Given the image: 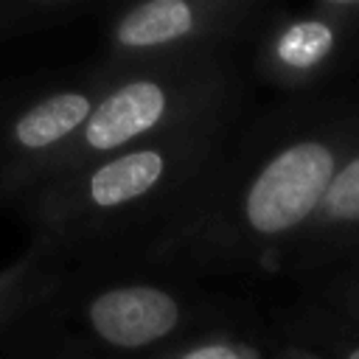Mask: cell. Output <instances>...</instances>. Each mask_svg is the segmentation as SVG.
<instances>
[{"instance_id":"9a60e30c","label":"cell","mask_w":359,"mask_h":359,"mask_svg":"<svg viewBox=\"0 0 359 359\" xmlns=\"http://www.w3.org/2000/svg\"><path fill=\"white\" fill-rule=\"evenodd\" d=\"M11 84H14V81H0V95H6V93L11 90Z\"/></svg>"},{"instance_id":"ba28073f","label":"cell","mask_w":359,"mask_h":359,"mask_svg":"<svg viewBox=\"0 0 359 359\" xmlns=\"http://www.w3.org/2000/svg\"><path fill=\"white\" fill-rule=\"evenodd\" d=\"M359 258V149L334 177L320 210L283 255L278 275L314 280Z\"/></svg>"},{"instance_id":"9c48e42d","label":"cell","mask_w":359,"mask_h":359,"mask_svg":"<svg viewBox=\"0 0 359 359\" xmlns=\"http://www.w3.org/2000/svg\"><path fill=\"white\" fill-rule=\"evenodd\" d=\"M70 272V264L39 241H31L25 255L0 269V339L42 303Z\"/></svg>"},{"instance_id":"2e32d148","label":"cell","mask_w":359,"mask_h":359,"mask_svg":"<svg viewBox=\"0 0 359 359\" xmlns=\"http://www.w3.org/2000/svg\"><path fill=\"white\" fill-rule=\"evenodd\" d=\"M0 39H3V25H0Z\"/></svg>"},{"instance_id":"3957f363","label":"cell","mask_w":359,"mask_h":359,"mask_svg":"<svg viewBox=\"0 0 359 359\" xmlns=\"http://www.w3.org/2000/svg\"><path fill=\"white\" fill-rule=\"evenodd\" d=\"M219 314L188 275L143 266H70L3 339L11 359H151L210 331Z\"/></svg>"},{"instance_id":"8992f818","label":"cell","mask_w":359,"mask_h":359,"mask_svg":"<svg viewBox=\"0 0 359 359\" xmlns=\"http://www.w3.org/2000/svg\"><path fill=\"white\" fill-rule=\"evenodd\" d=\"M272 6L261 0H140L121 6L104 25V59L143 65L230 53L261 34Z\"/></svg>"},{"instance_id":"7a4b0ae2","label":"cell","mask_w":359,"mask_h":359,"mask_svg":"<svg viewBox=\"0 0 359 359\" xmlns=\"http://www.w3.org/2000/svg\"><path fill=\"white\" fill-rule=\"evenodd\" d=\"M236 121L238 112L208 118L39 185L17 205L31 241L70 266L143 264L210 182Z\"/></svg>"},{"instance_id":"5bb4252c","label":"cell","mask_w":359,"mask_h":359,"mask_svg":"<svg viewBox=\"0 0 359 359\" xmlns=\"http://www.w3.org/2000/svg\"><path fill=\"white\" fill-rule=\"evenodd\" d=\"M269 359H328V356H323V353H317V351H311V348H306V345H297V342H283Z\"/></svg>"},{"instance_id":"6da1fadb","label":"cell","mask_w":359,"mask_h":359,"mask_svg":"<svg viewBox=\"0 0 359 359\" xmlns=\"http://www.w3.org/2000/svg\"><path fill=\"white\" fill-rule=\"evenodd\" d=\"M359 149V95H303L238 132L210 182L146 255L180 275H278Z\"/></svg>"},{"instance_id":"4fadbf2b","label":"cell","mask_w":359,"mask_h":359,"mask_svg":"<svg viewBox=\"0 0 359 359\" xmlns=\"http://www.w3.org/2000/svg\"><path fill=\"white\" fill-rule=\"evenodd\" d=\"M311 300L359 320V258L311 280Z\"/></svg>"},{"instance_id":"5b68a950","label":"cell","mask_w":359,"mask_h":359,"mask_svg":"<svg viewBox=\"0 0 359 359\" xmlns=\"http://www.w3.org/2000/svg\"><path fill=\"white\" fill-rule=\"evenodd\" d=\"M115 79L101 59L59 81H14L0 95V205H20L45 182Z\"/></svg>"},{"instance_id":"30bf717a","label":"cell","mask_w":359,"mask_h":359,"mask_svg":"<svg viewBox=\"0 0 359 359\" xmlns=\"http://www.w3.org/2000/svg\"><path fill=\"white\" fill-rule=\"evenodd\" d=\"M289 342L306 345L328 359H359V320L309 300L283 320Z\"/></svg>"},{"instance_id":"52a82bcc","label":"cell","mask_w":359,"mask_h":359,"mask_svg":"<svg viewBox=\"0 0 359 359\" xmlns=\"http://www.w3.org/2000/svg\"><path fill=\"white\" fill-rule=\"evenodd\" d=\"M359 65V0H314L269 17L255 39V76L283 93L311 95Z\"/></svg>"},{"instance_id":"7c38bea8","label":"cell","mask_w":359,"mask_h":359,"mask_svg":"<svg viewBox=\"0 0 359 359\" xmlns=\"http://www.w3.org/2000/svg\"><path fill=\"white\" fill-rule=\"evenodd\" d=\"M269 356L272 353H266L258 339L222 325V328L194 334V337L160 351L151 359H269Z\"/></svg>"},{"instance_id":"8fae6325","label":"cell","mask_w":359,"mask_h":359,"mask_svg":"<svg viewBox=\"0 0 359 359\" xmlns=\"http://www.w3.org/2000/svg\"><path fill=\"white\" fill-rule=\"evenodd\" d=\"M93 8L95 3L90 0H0L3 39L70 22Z\"/></svg>"},{"instance_id":"277c9868","label":"cell","mask_w":359,"mask_h":359,"mask_svg":"<svg viewBox=\"0 0 359 359\" xmlns=\"http://www.w3.org/2000/svg\"><path fill=\"white\" fill-rule=\"evenodd\" d=\"M241 73L230 53L115 65L112 84L45 182L165 132L241 112Z\"/></svg>"}]
</instances>
